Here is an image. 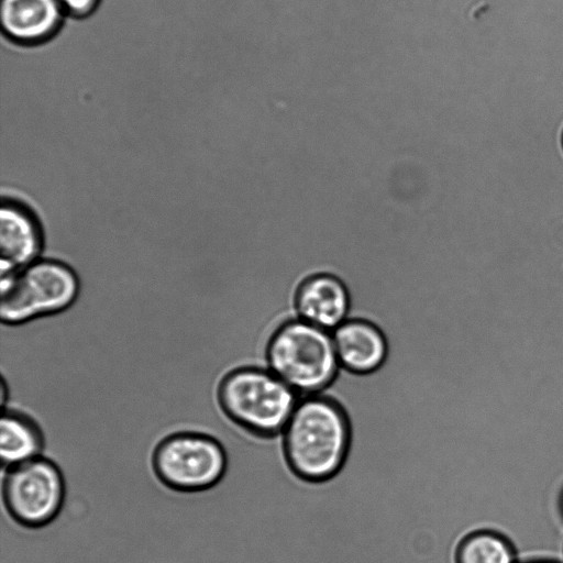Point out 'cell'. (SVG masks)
<instances>
[{"label":"cell","instance_id":"2e32d148","mask_svg":"<svg viewBox=\"0 0 563 563\" xmlns=\"http://www.w3.org/2000/svg\"><path fill=\"white\" fill-rule=\"evenodd\" d=\"M561 143H562V147H563V132H562V135H561Z\"/></svg>","mask_w":563,"mask_h":563},{"label":"cell","instance_id":"9a60e30c","mask_svg":"<svg viewBox=\"0 0 563 563\" xmlns=\"http://www.w3.org/2000/svg\"><path fill=\"white\" fill-rule=\"evenodd\" d=\"M560 508H561V511L563 514V490H562L561 496H560Z\"/></svg>","mask_w":563,"mask_h":563},{"label":"cell","instance_id":"30bf717a","mask_svg":"<svg viewBox=\"0 0 563 563\" xmlns=\"http://www.w3.org/2000/svg\"><path fill=\"white\" fill-rule=\"evenodd\" d=\"M63 10L58 0H1L2 31L23 43L43 41L58 27Z\"/></svg>","mask_w":563,"mask_h":563},{"label":"cell","instance_id":"7c38bea8","mask_svg":"<svg viewBox=\"0 0 563 563\" xmlns=\"http://www.w3.org/2000/svg\"><path fill=\"white\" fill-rule=\"evenodd\" d=\"M455 563H519L512 542L503 533L478 528L468 532L455 551Z\"/></svg>","mask_w":563,"mask_h":563},{"label":"cell","instance_id":"7a4b0ae2","mask_svg":"<svg viewBox=\"0 0 563 563\" xmlns=\"http://www.w3.org/2000/svg\"><path fill=\"white\" fill-rule=\"evenodd\" d=\"M216 399L233 424L271 435L284 431L300 396L268 368L238 366L221 376Z\"/></svg>","mask_w":563,"mask_h":563},{"label":"cell","instance_id":"4fadbf2b","mask_svg":"<svg viewBox=\"0 0 563 563\" xmlns=\"http://www.w3.org/2000/svg\"><path fill=\"white\" fill-rule=\"evenodd\" d=\"M64 10L76 15H84L90 12L98 0H58Z\"/></svg>","mask_w":563,"mask_h":563},{"label":"cell","instance_id":"8fae6325","mask_svg":"<svg viewBox=\"0 0 563 563\" xmlns=\"http://www.w3.org/2000/svg\"><path fill=\"white\" fill-rule=\"evenodd\" d=\"M44 445V433L33 417L18 409H3L0 424V459L3 468L40 456Z\"/></svg>","mask_w":563,"mask_h":563},{"label":"cell","instance_id":"52a82bcc","mask_svg":"<svg viewBox=\"0 0 563 563\" xmlns=\"http://www.w3.org/2000/svg\"><path fill=\"white\" fill-rule=\"evenodd\" d=\"M43 244L41 225L23 203L3 198L0 209L1 277L36 261Z\"/></svg>","mask_w":563,"mask_h":563},{"label":"cell","instance_id":"9c48e42d","mask_svg":"<svg viewBox=\"0 0 563 563\" xmlns=\"http://www.w3.org/2000/svg\"><path fill=\"white\" fill-rule=\"evenodd\" d=\"M336 356L342 367L366 374L386 360L388 346L383 332L373 323L347 319L332 332Z\"/></svg>","mask_w":563,"mask_h":563},{"label":"cell","instance_id":"277c9868","mask_svg":"<svg viewBox=\"0 0 563 563\" xmlns=\"http://www.w3.org/2000/svg\"><path fill=\"white\" fill-rule=\"evenodd\" d=\"M79 290L76 273L57 260H36L1 277L0 318L9 325L60 312Z\"/></svg>","mask_w":563,"mask_h":563},{"label":"cell","instance_id":"5b68a950","mask_svg":"<svg viewBox=\"0 0 563 563\" xmlns=\"http://www.w3.org/2000/svg\"><path fill=\"white\" fill-rule=\"evenodd\" d=\"M229 452L216 437L178 431L164 437L151 456L156 478L178 493H199L219 485L229 471Z\"/></svg>","mask_w":563,"mask_h":563},{"label":"cell","instance_id":"3957f363","mask_svg":"<svg viewBox=\"0 0 563 563\" xmlns=\"http://www.w3.org/2000/svg\"><path fill=\"white\" fill-rule=\"evenodd\" d=\"M267 365L300 397L321 393L340 367L332 333L299 318L274 334L267 349Z\"/></svg>","mask_w":563,"mask_h":563},{"label":"cell","instance_id":"6da1fadb","mask_svg":"<svg viewBox=\"0 0 563 563\" xmlns=\"http://www.w3.org/2000/svg\"><path fill=\"white\" fill-rule=\"evenodd\" d=\"M284 437L294 470L305 478L322 481L342 466L350 443V427L335 401L312 395L300 397Z\"/></svg>","mask_w":563,"mask_h":563},{"label":"cell","instance_id":"8992f818","mask_svg":"<svg viewBox=\"0 0 563 563\" xmlns=\"http://www.w3.org/2000/svg\"><path fill=\"white\" fill-rule=\"evenodd\" d=\"M1 495L10 518L26 529H41L59 515L66 495L59 466L42 455L5 468Z\"/></svg>","mask_w":563,"mask_h":563},{"label":"cell","instance_id":"5bb4252c","mask_svg":"<svg viewBox=\"0 0 563 563\" xmlns=\"http://www.w3.org/2000/svg\"><path fill=\"white\" fill-rule=\"evenodd\" d=\"M519 563H563V562L553 560V559H533V560L522 561Z\"/></svg>","mask_w":563,"mask_h":563},{"label":"cell","instance_id":"ba28073f","mask_svg":"<svg viewBox=\"0 0 563 563\" xmlns=\"http://www.w3.org/2000/svg\"><path fill=\"white\" fill-rule=\"evenodd\" d=\"M296 310L299 319L332 332L347 319L350 296L338 277L317 274L300 285Z\"/></svg>","mask_w":563,"mask_h":563}]
</instances>
